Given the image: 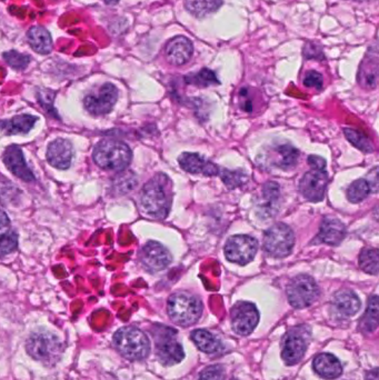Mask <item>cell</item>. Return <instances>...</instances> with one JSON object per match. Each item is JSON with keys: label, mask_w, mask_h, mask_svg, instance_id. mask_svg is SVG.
I'll list each match as a JSON object with an SVG mask.
<instances>
[{"label": "cell", "mask_w": 379, "mask_h": 380, "mask_svg": "<svg viewBox=\"0 0 379 380\" xmlns=\"http://www.w3.org/2000/svg\"><path fill=\"white\" fill-rule=\"evenodd\" d=\"M344 134L346 135L347 140L352 142V145L357 147L358 149L361 150V151H364V153L369 154L374 151L373 142L365 135L361 134V132H358L355 129L345 128Z\"/></svg>", "instance_id": "d6a6232c"}, {"label": "cell", "mask_w": 379, "mask_h": 380, "mask_svg": "<svg viewBox=\"0 0 379 380\" xmlns=\"http://www.w3.org/2000/svg\"><path fill=\"white\" fill-rule=\"evenodd\" d=\"M308 163L312 169H317V170H325L326 161H324L321 157L318 156H310L308 157Z\"/></svg>", "instance_id": "60d3db41"}, {"label": "cell", "mask_w": 379, "mask_h": 380, "mask_svg": "<svg viewBox=\"0 0 379 380\" xmlns=\"http://www.w3.org/2000/svg\"><path fill=\"white\" fill-rule=\"evenodd\" d=\"M28 43L36 53L47 55L53 50V39L51 34L41 26H34L28 30Z\"/></svg>", "instance_id": "cb8c5ba5"}, {"label": "cell", "mask_w": 379, "mask_h": 380, "mask_svg": "<svg viewBox=\"0 0 379 380\" xmlns=\"http://www.w3.org/2000/svg\"><path fill=\"white\" fill-rule=\"evenodd\" d=\"M139 262L149 273H159L171 263V255L163 245L156 241H149L139 252Z\"/></svg>", "instance_id": "4fadbf2b"}, {"label": "cell", "mask_w": 379, "mask_h": 380, "mask_svg": "<svg viewBox=\"0 0 379 380\" xmlns=\"http://www.w3.org/2000/svg\"><path fill=\"white\" fill-rule=\"evenodd\" d=\"M38 121V117L32 115L15 116L7 121H0V130L6 135H25L34 128L35 123Z\"/></svg>", "instance_id": "7402d4cb"}, {"label": "cell", "mask_w": 379, "mask_h": 380, "mask_svg": "<svg viewBox=\"0 0 379 380\" xmlns=\"http://www.w3.org/2000/svg\"><path fill=\"white\" fill-rule=\"evenodd\" d=\"M225 372L222 366H211L207 367L205 370H203L199 379L198 380H224Z\"/></svg>", "instance_id": "74e56055"}, {"label": "cell", "mask_w": 379, "mask_h": 380, "mask_svg": "<svg viewBox=\"0 0 379 380\" xmlns=\"http://www.w3.org/2000/svg\"><path fill=\"white\" fill-rule=\"evenodd\" d=\"M224 250L230 262L244 266L254 259L258 250V243L251 236H232L225 245Z\"/></svg>", "instance_id": "30bf717a"}, {"label": "cell", "mask_w": 379, "mask_h": 380, "mask_svg": "<svg viewBox=\"0 0 379 380\" xmlns=\"http://www.w3.org/2000/svg\"><path fill=\"white\" fill-rule=\"evenodd\" d=\"M371 191L373 190H371V185H369L367 180L358 179L352 182V185L348 188L347 197L350 203L358 204V203L363 201L364 199L367 198Z\"/></svg>", "instance_id": "1f68e13d"}, {"label": "cell", "mask_w": 379, "mask_h": 380, "mask_svg": "<svg viewBox=\"0 0 379 380\" xmlns=\"http://www.w3.org/2000/svg\"><path fill=\"white\" fill-rule=\"evenodd\" d=\"M346 237V227L336 218H325L321 222L318 238L324 244L338 246Z\"/></svg>", "instance_id": "44dd1931"}, {"label": "cell", "mask_w": 379, "mask_h": 380, "mask_svg": "<svg viewBox=\"0 0 379 380\" xmlns=\"http://www.w3.org/2000/svg\"><path fill=\"white\" fill-rule=\"evenodd\" d=\"M321 290L317 283L308 275H298L289 281L287 297L289 304L296 309L310 307L319 297Z\"/></svg>", "instance_id": "52a82bcc"}, {"label": "cell", "mask_w": 379, "mask_h": 380, "mask_svg": "<svg viewBox=\"0 0 379 380\" xmlns=\"http://www.w3.org/2000/svg\"><path fill=\"white\" fill-rule=\"evenodd\" d=\"M365 380H378V368H374V369L369 370L366 374Z\"/></svg>", "instance_id": "7bdbcfd3"}, {"label": "cell", "mask_w": 379, "mask_h": 380, "mask_svg": "<svg viewBox=\"0 0 379 380\" xmlns=\"http://www.w3.org/2000/svg\"><path fill=\"white\" fill-rule=\"evenodd\" d=\"M194 46L192 41L185 36H177L166 43L165 57L173 66L187 64L192 57Z\"/></svg>", "instance_id": "e0dca14e"}, {"label": "cell", "mask_w": 379, "mask_h": 380, "mask_svg": "<svg viewBox=\"0 0 379 380\" xmlns=\"http://www.w3.org/2000/svg\"><path fill=\"white\" fill-rule=\"evenodd\" d=\"M323 76L315 70H310L304 78V85L308 88L321 89L323 87Z\"/></svg>", "instance_id": "f35d334b"}, {"label": "cell", "mask_w": 379, "mask_h": 380, "mask_svg": "<svg viewBox=\"0 0 379 380\" xmlns=\"http://www.w3.org/2000/svg\"><path fill=\"white\" fill-rule=\"evenodd\" d=\"M378 313V297H377L376 294H374V296L369 298L367 309H366L363 318L361 319V323H359V330L365 335L373 334L377 330L379 319Z\"/></svg>", "instance_id": "83f0119b"}, {"label": "cell", "mask_w": 379, "mask_h": 380, "mask_svg": "<svg viewBox=\"0 0 379 380\" xmlns=\"http://www.w3.org/2000/svg\"><path fill=\"white\" fill-rule=\"evenodd\" d=\"M312 369L319 377L333 380L340 377L343 366L338 358L331 353H321L312 362Z\"/></svg>", "instance_id": "ffe728a7"}, {"label": "cell", "mask_w": 379, "mask_h": 380, "mask_svg": "<svg viewBox=\"0 0 379 380\" xmlns=\"http://www.w3.org/2000/svg\"><path fill=\"white\" fill-rule=\"evenodd\" d=\"M294 245V231L285 224H276L265 231L264 248L272 257H287Z\"/></svg>", "instance_id": "ba28073f"}, {"label": "cell", "mask_w": 379, "mask_h": 380, "mask_svg": "<svg viewBox=\"0 0 379 380\" xmlns=\"http://www.w3.org/2000/svg\"><path fill=\"white\" fill-rule=\"evenodd\" d=\"M173 201V185L168 177L156 175L142 187L140 203L145 212L152 217H167Z\"/></svg>", "instance_id": "6da1fadb"}, {"label": "cell", "mask_w": 379, "mask_h": 380, "mask_svg": "<svg viewBox=\"0 0 379 380\" xmlns=\"http://www.w3.org/2000/svg\"><path fill=\"white\" fill-rule=\"evenodd\" d=\"M185 81L188 85H194V86L201 87V88L219 85L216 74L213 70L208 69V68H204V69L199 70L198 73L186 76Z\"/></svg>", "instance_id": "f546056e"}, {"label": "cell", "mask_w": 379, "mask_h": 380, "mask_svg": "<svg viewBox=\"0 0 379 380\" xmlns=\"http://www.w3.org/2000/svg\"><path fill=\"white\" fill-rule=\"evenodd\" d=\"M118 353L131 362H139L147 358L150 353L149 338L136 327H123L112 338Z\"/></svg>", "instance_id": "3957f363"}, {"label": "cell", "mask_w": 379, "mask_h": 380, "mask_svg": "<svg viewBox=\"0 0 379 380\" xmlns=\"http://www.w3.org/2000/svg\"><path fill=\"white\" fill-rule=\"evenodd\" d=\"M328 185V175L325 170L312 169L306 172L299 182V190L305 198L310 201H321Z\"/></svg>", "instance_id": "5bb4252c"}, {"label": "cell", "mask_w": 379, "mask_h": 380, "mask_svg": "<svg viewBox=\"0 0 379 380\" xmlns=\"http://www.w3.org/2000/svg\"><path fill=\"white\" fill-rule=\"evenodd\" d=\"M310 327L298 326L289 330L281 340V358L287 365H296L302 360L308 347Z\"/></svg>", "instance_id": "9c48e42d"}, {"label": "cell", "mask_w": 379, "mask_h": 380, "mask_svg": "<svg viewBox=\"0 0 379 380\" xmlns=\"http://www.w3.org/2000/svg\"><path fill=\"white\" fill-rule=\"evenodd\" d=\"M354 1H358V3H361V1H366V0H354Z\"/></svg>", "instance_id": "f6af8a7d"}, {"label": "cell", "mask_w": 379, "mask_h": 380, "mask_svg": "<svg viewBox=\"0 0 379 380\" xmlns=\"http://www.w3.org/2000/svg\"><path fill=\"white\" fill-rule=\"evenodd\" d=\"M232 380H238V379H235V378H232Z\"/></svg>", "instance_id": "bcb514c9"}, {"label": "cell", "mask_w": 379, "mask_h": 380, "mask_svg": "<svg viewBox=\"0 0 379 380\" xmlns=\"http://www.w3.org/2000/svg\"><path fill=\"white\" fill-rule=\"evenodd\" d=\"M167 313L175 324L182 327L192 326L201 318L203 304L194 294L176 292L169 297Z\"/></svg>", "instance_id": "277c9868"}, {"label": "cell", "mask_w": 379, "mask_h": 380, "mask_svg": "<svg viewBox=\"0 0 379 380\" xmlns=\"http://www.w3.org/2000/svg\"><path fill=\"white\" fill-rule=\"evenodd\" d=\"M179 165L185 172L190 174H201L213 177L219 174V168L208 159L204 158L198 154L184 153L179 157Z\"/></svg>", "instance_id": "d6986e66"}, {"label": "cell", "mask_w": 379, "mask_h": 380, "mask_svg": "<svg viewBox=\"0 0 379 380\" xmlns=\"http://www.w3.org/2000/svg\"><path fill=\"white\" fill-rule=\"evenodd\" d=\"M314 47H315V48L312 49V43H307V45H306V47H305L304 50V54L305 56H306V58H324L321 50H318V45H315Z\"/></svg>", "instance_id": "ab89813d"}, {"label": "cell", "mask_w": 379, "mask_h": 380, "mask_svg": "<svg viewBox=\"0 0 379 380\" xmlns=\"http://www.w3.org/2000/svg\"><path fill=\"white\" fill-rule=\"evenodd\" d=\"M361 300L352 290H340L331 300V311L335 318L348 319L361 311Z\"/></svg>", "instance_id": "2e32d148"}, {"label": "cell", "mask_w": 379, "mask_h": 380, "mask_svg": "<svg viewBox=\"0 0 379 380\" xmlns=\"http://www.w3.org/2000/svg\"><path fill=\"white\" fill-rule=\"evenodd\" d=\"M106 5L114 6L119 3V0H102Z\"/></svg>", "instance_id": "ee69618b"}, {"label": "cell", "mask_w": 379, "mask_h": 380, "mask_svg": "<svg viewBox=\"0 0 379 380\" xmlns=\"http://www.w3.org/2000/svg\"><path fill=\"white\" fill-rule=\"evenodd\" d=\"M4 163L15 176L26 182H35V176L32 174L27 163L25 161L22 148L17 145L9 146L3 155Z\"/></svg>", "instance_id": "ac0fdd59"}, {"label": "cell", "mask_w": 379, "mask_h": 380, "mask_svg": "<svg viewBox=\"0 0 379 380\" xmlns=\"http://www.w3.org/2000/svg\"><path fill=\"white\" fill-rule=\"evenodd\" d=\"M97 166L109 172H121L129 166L133 153L125 142L116 140H102L93 151Z\"/></svg>", "instance_id": "7a4b0ae2"}, {"label": "cell", "mask_w": 379, "mask_h": 380, "mask_svg": "<svg viewBox=\"0 0 379 380\" xmlns=\"http://www.w3.org/2000/svg\"><path fill=\"white\" fill-rule=\"evenodd\" d=\"M378 77V56L377 47L375 51H368L359 69V83L366 88H375Z\"/></svg>", "instance_id": "603a6c76"}, {"label": "cell", "mask_w": 379, "mask_h": 380, "mask_svg": "<svg viewBox=\"0 0 379 380\" xmlns=\"http://www.w3.org/2000/svg\"><path fill=\"white\" fill-rule=\"evenodd\" d=\"M274 155H275L274 158H275L276 166L284 170L294 168L298 163L299 151L293 146H278Z\"/></svg>", "instance_id": "f1b7e54d"}, {"label": "cell", "mask_w": 379, "mask_h": 380, "mask_svg": "<svg viewBox=\"0 0 379 380\" xmlns=\"http://www.w3.org/2000/svg\"><path fill=\"white\" fill-rule=\"evenodd\" d=\"M26 351L32 358L53 366L62 358V343L57 336L48 332H32L26 341Z\"/></svg>", "instance_id": "5b68a950"}, {"label": "cell", "mask_w": 379, "mask_h": 380, "mask_svg": "<svg viewBox=\"0 0 379 380\" xmlns=\"http://www.w3.org/2000/svg\"><path fill=\"white\" fill-rule=\"evenodd\" d=\"M136 176L131 172H127L119 175L114 185H115V189L117 190L118 193L126 194L131 191L136 186Z\"/></svg>", "instance_id": "8d00e7d4"}, {"label": "cell", "mask_w": 379, "mask_h": 380, "mask_svg": "<svg viewBox=\"0 0 379 380\" xmlns=\"http://www.w3.org/2000/svg\"><path fill=\"white\" fill-rule=\"evenodd\" d=\"M18 248V235L9 231L0 235V258L14 252Z\"/></svg>", "instance_id": "e575fe53"}, {"label": "cell", "mask_w": 379, "mask_h": 380, "mask_svg": "<svg viewBox=\"0 0 379 380\" xmlns=\"http://www.w3.org/2000/svg\"><path fill=\"white\" fill-rule=\"evenodd\" d=\"M9 225H11V220H9L8 216L0 209V231L4 228L8 227Z\"/></svg>", "instance_id": "b9f144b4"}, {"label": "cell", "mask_w": 379, "mask_h": 380, "mask_svg": "<svg viewBox=\"0 0 379 380\" xmlns=\"http://www.w3.org/2000/svg\"><path fill=\"white\" fill-rule=\"evenodd\" d=\"M117 100L118 89L115 85L106 83L85 97L84 107L91 115L104 116L115 107Z\"/></svg>", "instance_id": "8fae6325"}, {"label": "cell", "mask_w": 379, "mask_h": 380, "mask_svg": "<svg viewBox=\"0 0 379 380\" xmlns=\"http://www.w3.org/2000/svg\"><path fill=\"white\" fill-rule=\"evenodd\" d=\"M185 8L196 18H204L220 8L222 0H185Z\"/></svg>", "instance_id": "4316f807"}, {"label": "cell", "mask_w": 379, "mask_h": 380, "mask_svg": "<svg viewBox=\"0 0 379 380\" xmlns=\"http://www.w3.org/2000/svg\"><path fill=\"white\" fill-rule=\"evenodd\" d=\"M152 334L155 341L156 356L164 366H173L182 362L185 351L177 340V330L164 325H155Z\"/></svg>", "instance_id": "8992f818"}, {"label": "cell", "mask_w": 379, "mask_h": 380, "mask_svg": "<svg viewBox=\"0 0 379 380\" xmlns=\"http://www.w3.org/2000/svg\"><path fill=\"white\" fill-rule=\"evenodd\" d=\"M74 147L69 140L57 138L49 144L46 158L51 166L60 170H66L72 165Z\"/></svg>", "instance_id": "9a60e30c"}, {"label": "cell", "mask_w": 379, "mask_h": 380, "mask_svg": "<svg viewBox=\"0 0 379 380\" xmlns=\"http://www.w3.org/2000/svg\"><path fill=\"white\" fill-rule=\"evenodd\" d=\"M378 250L375 248H365L359 255V267L371 275L378 273Z\"/></svg>", "instance_id": "4dcf8cb0"}, {"label": "cell", "mask_w": 379, "mask_h": 380, "mask_svg": "<svg viewBox=\"0 0 379 380\" xmlns=\"http://www.w3.org/2000/svg\"><path fill=\"white\" fill-rule=\"evenodd\" d=\"M281 197V189L276 182H267L262 187V201L259 204V209L262 216H272L278 209V201Z\"/></svg>", "instance_id": "d4e9b609"}, {"label": "cell", "mask_w": 379, "mask_h": 380, "mask_svg": "<svg viewBox=\"0 0 379 380\" xmlns=\"http://www.w3.org/2000/svg\"><path fill=\"white\" fill-rule=\"evenodd\" d=\"M4 59L11 68L22 70L29 65L30 57L28 55L20 54L18 51H7L4 54Z\"/></svg>", "instance_id": "d590c367"}, {"label": "cell", "mask_w": 379, "mask_h": 380, "mask_svg": "<svg viewBox=\"0 0 379 380\" xmlns=\"http://www.w3.org/2000/svg\"><path fill=\"white\" fill-rule=\"evenodd\" d=\"M232 327L237 335L248 336L254 332L259 323V311L254 304L239 301L230 311Z\"/></svg>", "instance_id": "7c38bea8"}, {"label": "cell", "mask_w": 379, "mask_h": 380, "mask_svg": "<svg viewBox=\"0 0 379 380\" xmlns=\"http://www.w3.org/2000/svg\"><path fill=\"white\" fill-rule=\"evenodd\" d=\"M220 176H222V180L224 182L225 185L227 186L230 189L241 187V186L245 185L247 180H248L247 175L241 172V170H227V169H224Z\"/></svg>", "instance_id": "836d02e7"}, {"label": "cell", "mask_w": 379, "mask_h": 380, "mask_svg": "<svg viewBox=\"0 0 379 380\" xmlns=\"http://www.w3.org/2000/svg\"><path fill=\"white\" fill-rule=\"evenodd\" d=\"M192 340L199 351L205 353H217L222 351V345L213 334L205 330H196L192 332Z\"/></svg>", "instance_id": "484cf974"}]
</instances>
